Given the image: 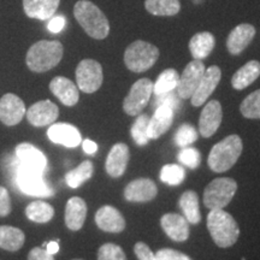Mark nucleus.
<instances>
[{
    "instance_id": "nucleus-17",
    "label": "nucleus",
    "mask_w": 260,
    "mask_h": 260,
    "mask_svg": "<svg viewBox=\"0 0 260 260\" xmlns=\"http://www.w3.org/2000/svg\"><path fill=\"white\" fill-rule=\"evenodd\" d=\"M47 136L52 142L58 145H63L68 148L77 147L82 141L80 132L76 126L68 124V123H56L51 124L47 130Z\"/></svg>"
},
{
    "instance_id": "nucleus-43",
    "label": "nucleus",
    "mask_w": 260,
    "mask_h": 260,
    "mask_svg": "<svg viewBox=\"0 0 260 260\" xmlns=\"http://www.w3.org/2000/svg\"><path fill=\"white\" fill-rule=\"evenodd\" d=\"M11 212V200L9 190L0 186V217H5Z\"/></svg>"
},
{
    "instance_id": "nucleus-13",
    "label": "nucleus",
    "mask_w": 260,
    "mask_h": 260,
    "mask_svg": "<svg viewBox=\"0 0 260 260\" xmlns=\"http://www.w3.org/2000/svg\"><path fill=\"white\" fill-rule=\"evenodd\" d=\"M28 122L34 126H46L56 122L59 109L51 100H41L31 105L25 112Z\"/></svg>"
},
{
    "instance_id": "nucleus-37",
    "label": "nucleus",
    "mask_w": 260,
    "mask_h": 260,
    "mask_svg": "<svg viewBox=\"0 0 260 260\" xmlns=\"http://www.w3.org/2000/svg\"><path fill=\"white\" fill-rule=\"evenodd\" d=\"M198 140V132L191 124H182L175 135V142L180 147H188Z\"/></svg>"
},
{
    "instance_id": "nucleus-30",
    "label": "nucleus",
    "mask_w": 260,
    "mask_h": 260,
    "mask_svg": "<svg viewBox=\"0 0 260 260\" xmlns=\"http://www.w3.org/2000/svg\"><path fill=\"white\" fill-rule=\"evenodd\" d=\"M25 216L35 223H47L53 218L54 209L44 201H32L25 209Z\"/></svg>"
},
{
    "instance_id": "nucleus-47",
    "label": "nucleus",
    "mask_w": 260,
    "mask_h": 260,
    "mask_svg": "<svg viewBox=\"0 0 260 260\" xmlns=\"http://www.w3.org/2000/svg\"><path fill=\"white\" fill-rule=\"evenodd\" d=\"M46 251L48 253H51V254H56V253H58V251H59V243H58L57 241H51L46 243Z\"/></svg>"
},
{
    "instance_id": "nucleus-15",
    "label": "nucleus",
    "mask_w": 260,
    "mask_h": 260,
    "mask_svg": "<svg viewBox=\"0 0 260 260\" xmlns=\"http://www.w3.org/2000/svg\"><path fill=\"white\" fill-rule=\"evenodd\" d=\"M223 118L222 105L217 100H211L205 105L199 119L200 134L204 138H211L219 128Z\"/></svg>"
},
{
    "instance_id": "nucleus-9",
    "label": "nucleus",
    "mask_w": 260,
    "mask_h": 260,
    "mask_svg": "<svg viewBox=\"0 0 260 260\" xmlns=\"http://www.w3.org/2000/svg\"><path fill=\"white\" fill-rule=\"evenodd\" d=\"M16 158H17V168L37 174L44 175L47 168V159L40 149L31 144H19L16 147Z\"/></svg>"
},
{
    "instance_id": "nucleus-28",
    "label": "nucleus",
    "mask_w": 260,
    "mask_h": 260,
    "mask_svg": "<svg viewBox=\"0 0 260 260\" xmlns=\"http://www.w3.org/2000/svg\"><path fill=\"white\" fill-rule=\"evenodd\" d=\"M180 207L184 214V218L190 224H199L201 220V213L199 207V198L193 190H187L181 195Z\"/></svg>"
},
{
    "instance_id": "nucleus-18",
    "label": "nucleus",
    "mask_w": 260,
    "mask_h": 260,
    "mask_svg": "<svg viewBox=\"0 0 260 260\" xmlns=\"http://www.w3.org/2000/svg\"><path fill=\"white\" fill-rule=\"evenodd\" d=\"M95 223L99 229L106 233H121L125 228V219L121 212L110 205H105L96 211Z\"/></svg>"
},
{
    "instance_id": "nucleus-45",
    "label": "nucleus",
    "mask_w": 260,
    "mask_h": 260,
    "mask_svg": "<svg viewBox=\"0 0 260 260\" xmlns=\"http://www.w3.org/2000/svg\"><path fill=\"white\" fill-rule=\"evenodd\" d=\"M65 27V18L64 16H53V17L50 18V22H48V30L53 34H57V32L61 31Z\"/></svg>"
},
{
    "instance_id": "nucleus-5",
    "label": "nucleus",
    "mask_w": 260,
    "mask_h": 260,
    "mask_svg": "<svg viewBox=\"0 0 260 260\" xmlns=\"http://www.w3.org/2000/svg\"><path fill=\"white\" fill-rule=\"evenodd\" d=\"M159 50L149 42L138 40L130 44L124 52V63L133 73H144L155 64Z\"/></svg>"
},
{
    "instance_id": "nucleus-27",
    "label": "nucleus",
    "mask_w": 260,
    "mask_h": 260,
    "mask_svg": "<svg viewBox=\"0 0 260 260\" xmlns=\"http://www.w3.org/2000/svg\"><path fill=\"white\" fill-rule=\"evenodd\" d=\"M216 45L214 37L209 31H203L195 34L189 41V50L194 59H204L209 57Z\"/></svg>"
},
{
    "instance_id": "nucleus-25",
    "label": "nucleus",
    "mask_w": 260,
    "mask_h": 260,
    "mask_svg": "<svg viewBox=\"0 0 260 260\" xmlns=\"http://www.w3.org/2000/svg\"><path fill=\"white\" fill-rule=\"evenodd\" d=\"M87 217V205L83 199L74 197L65 206V224L73 232H77L83 226Z\"/></svg>"
},
{
    "instance_id": "nucleus-42",
    "label": "nucleus",
    "mask_w": 260,
    "mask_h": 260,
    "mask_svg": "<svg viewBox=\"0 0 260 260\" xmlns=\"http://www.w3.org/2000/svg\"><path fill=\"white\" fill-rule=\"evenodd\" d=\"M134 252L139 260H158L154 253L151 251V248L144 242L136 243L134 247Z\"/></svg>"
},
{
    "instance_id": "nucleus-22",
    "label": "nucleus",
    "mask_w": 260,
    "mask_h": 260,
    "mask_svg": "<svg viewBox=\"0 0 260 260\" xmlns=\"http://www.w3.org/2000/svg\"><path fill=\"white\" fill-rule=\"evenodd\" d=\"M255 35V28L251 24H240L236 28H234L229 34L226 40L228 51L234 56H237L245 48L251 44Z\"/></svg>"
},
{
    "instance_id": "nucleus-39",
    "label": "nucleus",
    "mask_w": 260,
    "mask_h": 260,
    "mask_svg": "<svg viewBox=\"0 0 260 260\" xmlns=\"http://www.w3.org/2000/svg\"><path fill=\"white\" fill-rule=\"evenodd\" d=\"M178 160L190 169H197L200 165L201 155L197 148L183 147L178 153Z\"/></svg>"
},
{
    "instance_id": "nucleus-6",
    "label": "nucleus",
    "mask_w": 260,
    "mask_h": 260,
    "mask_svg": "<svg viewBox=\"0 0 260 260\" xmlns=\"http://www.w3.org/2000/svg\"><path fill=\"white\" fill-rule=\"evenodd\" d=\"M237 190V183L233 178H214L204 190V204L210 210H220L228 206Z\"/></svg>"
},
{
    "instance_id": "nucleus-40",
    "label": "nucleus",
    "mask_w": 260,
    "mask_h": 260,
    "mask_svg": "<svg viewBox=\"0 0 260 260\" xmlns=\"http://www.w3.org/2000/svg\"><path fill=\"white\" fill-rule=\"evenodd\" d=\"M162 105L170 106L174 111H176V110L180 109L181 106V98L178 96L177 93H174V90L160 94V95H155V99L153 102V107L157 109V107L162 106Z\"/></svg>"
},
{
    "instance_id": "nucleus-12",
    "label": "nucleus",
    "mask_w": 260,
    "mask_h": 260,
    "mask_svg": "<svg viewBox=\"0 0 260 260\" xmlns=\"http://www.w3.org/2000/svg\"><path fill=\"white\" fill-rule=\"evenodd\" d=\"M27 112L23 100L12 93L5 94L0 99V121L5 125L18 124Z\"/></svg>"
},
{
    "instance_id": "nucleus-3",
    "label": "nucleus",
    "mask_w": 260,
    "mask_h": 260,
    "mask_svg": "<svg viewBox=\"0 0 260 260\" xmlns=\"http://www.w3.org/2000/svg\"><path fill=\"white\" fill-rule=\"evenodd\" d=\"M207 229L214 243L220 248L234 246L240 236V228L236 220L224 209L211 210L207 216Z\"/></svg>"
},
{
    "instance_id": "nucleus-4",
    "label": "nucleus",
    "mask_w": 260,
    "mask_h": 260,
    "mask_svg": "<svg viewBox=\"0 0 260 260\" xmlns=\"http://www.w3.org/2000/svg\"><path fill=\"white\" fill-rule=\"evenodd\" d=\"M242 140L239 135H229L211 149L207 162L214 172L228 171L235 165L242 153Z\"/></svg>"
},
{
    "instance_id": "nucleus-20",
    "label": "nucleus",
    "mask_w": 260,
    "mask_h": 260,
    "mask_svg": "<svg viewBox=\"0 0 260 260\" xmlns=\"http://www.w3.org/2000/svg\"><path fill=\"white\" fill-rule=\"evenodd\" d=\"M175 111L170 106L162 105L155 109L154 115L149 117L148 138L149 140H157L170 129L174 121Z\"/></svg>"
},
{
    "instance_id": "nucleus-38",
    "label": "nucleus",
    "mask_w": 260,
    "mask_h": 260,
    "mask_svg": "<svg viewBox=\"0 0 260 260\" xmlns=\"http://www.w3.org/2000/svg\"><path fill=\"white\" fill-rule=\"evenodd\" d=\"M98 260H126L125 253L115 243H105L98 251Z\"/></svg>"
},
{
    "instance_id": "nucleus-29",
    "label": "nucleus",
    "mask_w": 260,
    "mask_h": 260,
    "mask_svg": "<svg viewBox=\"0 0 260 260\" xmlns=\"http://www.w3.org/2000/svg\"><path fill=\"white\" fill-rule=\"evenodd\" d=\"M24 233L18 228L9 225L0 226V248L16 252L24 245Z\"/></svg>"
},
{
    "instance_id": "nucleus-14",
    "label": "nucleus",
    "mask_w": 260,
    "mask_h": 260,
    "mask_svg": "<svg viewBox=\"0 0 260 260\" xmlns=\"http://www.w3.org/2000/svg\"><path fill=\"white\" fill-rule=\"evenodd\" d=\"M220 77H222V71L218 67L212 65L205 70V74L201 79L199 86L191 95V105L198 107L204 105L205 102L209 99V96L214 92V89L218 86Z\"/></svg>"
},
{
    "instance_id": "nucleus-24",
    "label": "nucleus",
    "mask_w": 260,
    "mask_h": 260,
    "mask_svg": "<svg viewBox=\"0 0 260 260\" xmlns=\"http://www.w3.org/2000/svg\"><path fill=\"white\" fill-rule=\"evenodd\" d=\"M60 0H23V9L29 18L46 21L56 15Z\"/></svg>"
},
{
    "instance_id": "nucleus-31",
    "label": "nucleus",
    "mask_w": 260,
    "mask_h": 260,
    "mask_svg": "<svg viewBox=\"0 0 260 260\" xmlns=\"http://www.w3.org/2000/svg\"><path fill=\"white\" fill-rule=\"evenodd\" d=\"M145 8L154 16H175L180 12V0H146Z\"/></svg>"
},
{
    "instance_id": "nucleus-46",
    "label": "nucleus",
    "mask_w": 260,
    "mask_h": 260,
    "mask_svg": "<svg viewBox=\"0 0 260 260\" xmlns=\"http://www.w3.org/2000/svg\"><path fill=\"white\" fill-rule=\"evenodd\" d=\"M82 147L87 154H94L98 151V145L92 140H84L82 142Z\"/></svg>"
},
{
    "instance_id": "nucleus-44",
    "label": "nucleus",
    "mask_w": 260,
    "mask_h": 260,
    "mask_svg": "<svg viewBox=\"0 0 260 260\" xmlns=\"http://www.w3.org/2000/svg\"><path fill=\"white\" fill-rule=\"evenodd\" d=\"M28 260H54L53 254L48 253L46 248H41V247H35L29 252Z\"/></svg>"
},
{
    "instance_id": "nucleus-33",
    "label": "nucleus",
    "mask_w": 260,
    "mask_h": 260,
    "mask_svg": "<svg viewBox=\"0 0 260 260\" xmlns=\"http://www.w3.org/2000/svg\"><path fill=\"white\" fill-rule=\"evenodd\" d=\"M180 75L175 69H167L159 75L158 80L153 83V93L154 95H160V94L171 92L176 89Z\"/></svg>"
},
{
    "instance_id": "nucleus-7",
    "label": "nucleus",
    "mask_w": 260,
    "mask_h": 260,
    "mask_svg": "<svg viewBox=\"0 0 260 260\" xmlns=\"http://www.w3.org/2000/svg\"><path fill=\"white\" fill-rule=\"evenodd\" d=\"M153 93V82L149 79L138 80L130 88L123 102V110L126 115L138 116L142 112Z\"/></svg>"
},
{
    "instance_id": "nucleus-23",
    "label": "nucleus",
    "mask_w": 260,
    "mask_h": 260,
    "mask_svg": "<svg viewBox=\"0 0 260 260\" xmlns=\"http://www.w3.org/2000/svg\"><path fill=\"white\" fill-rule=\"evenodd\" d=\"M129 161V148L125 144H116L107 155L105 169L111 177H121Z\"/></svg>"
},
{
    "instance_id": "nucleus-26",
    "label": "nucleus",
    "mask_w": 260,
    "mask_h": 260,
    "mask_svg": "<svg viewBox=\"0 0 260 260\" xmlns=\"http://www.w3.org/2000/svg\"><path fill=\"white\" fill-rule=\"evenodd\" d=\"M260 76V63L258 60H251L234 74L232 86L237 90H242L254 82Z\"/></svg>"
},
{
    "instance_id": "nucleus-16",
    "label": "nucleus",
    "mask_w": 260,
    "mask_h": 260,
    "mask_svg": "<svg viewBox=\"0 0 260 260\" xmlns=\"http://www.w3.org/2000/svg\"><path fill=\"white\" fill-rule=\"evenodd\" d=\"M158 188L149 178H138L132 181L124 189L125 199L130 203H147L157 197Z\"/></svg>"
},
{
    "instance_id": "nucleus-19",
    "label": "nucleus",
    "mask_w": 260,
    "mask_h": 260,
    "mask_svg": "<svg viewBox=\"0 0 260 260\" xmlns=\"http://www.w3.org/2000/svg\"><path fill=\"white\" fill-rule=\"evenodd\" d=\"M160 225L165 234L174 241L183 242L189 237V224L181 214H164L160 219Z\"/></svg>"
},
{
    "instance_id": "nucleus-34",
    "label": "nucleus",
    "mask_w": 260,
    "mask_h": 260,
    "mask_svg": "<svg viewBox=\"0 0 260 260\" xmlns=\"http://www.w3.org/2000/svg\"><path fill=\"white\" fill-rule=\"evenodd\" d=\"M148 123L149 117L147 115H139L138 118L135 119L134 124L132 125L133 139L139 146H146L148 144Z\"/></svg>"
},
{
    "instance_id": "nucleus-10",
    "label": "nucleus",
    "mask_w": 260,
    "mask_h": 260,
    "mask_svg": "<svg viewBox=\"0 0 260 260\" xmlns=\"http://www.w3.org/2000/svg\"><path fill=\"white\" fill-rule=\"evenodd\" d=\"M16 181L17 187L22 193L29 197L48 198L53 195V189H51L45 182L42 175L17 168L16 170Z\"/></svg>"
},
{
    "instance_id": "nucleus-35",
    "label": "nucleus",
    "mask_w": 260,
    "mask_h": 260,
    "mask_svg": "<svg viewBox=\"0 0 260 260\" xmlns=\"http://www.w3.org/2000/svg\"><path fill=\"white\" fill-rule=\"evenodd\" d=\"M240 111L246 118H260V89L251 93L248 96H246V99H243L240 106Z\"/></svg>"
},
{
    "instance_id": "nucleus-32",
    "label": "nucleus",
    "mask_w": 260,
    "mask_h": 260,
    "mask_svg": "<svg viewBox=\"0 0 260 260\" xmlns=\"http://www.w3.org/2000/svg\"><path fill=\"white\" fill-rule=\"evenodd\" d=\"M94 171L93 162L89 160H84L83 162L74 170H71L65 175V181H67L68 186L71 188H79L83 182L89 180L92 177Z\"/></svg>"
},
{
    "instance_id": "nucleus-1",
    "label": "nucleus",
    "mask_w": 260,
    "mask_h": 260,
    "mask_svg": "<svg viewBox=\"0 0 260 260\" xmlns=\"http://www.w3.org/2000/svg\"><path fill=\"white\" fill-rule=\"evenodd\" d=\"M74 16L90 38L103 40L110 32L109 19L89 0H80L74 6Z\"/></svg>"
},
{
    "instance_id": "nucleus-21",
    "label": "nucleus",
    "mask_w": 260,
    "mask_h": 260,
    "mask_svg": "<svg viewBox=\"0 0 260 260\" xmlns=\"http://www.w3.org/2000/svg\"><path fill=\"white\" fill-rule=\"evenodd\" d=\"M51 92L60 100L65 106L76 105L80 99L79 88L73 81L63 76H57L50 83Z\"/></svg>"
},
{
    "instance_id": "nucleus-48",
    "label": "nucleus",
    "mask_w": 260,
    "mask_h": 260,
    "mask_svg": "<svg viewBox=\"0 0 260 260\" xmlns=\"http://www.w3.org/2000/svg\"><path fill=\"white\" fill-rule=\"evenodd\" d=\"M74 260H82V259H74Z\"/></svg>"
},
{
    "instance_id": "nucleus-11",
    "label": "nucleus",
    "mask_w": 260,
    "mask_h": 260,
    "mask_svg": "<svg viewBox=\"0 0 260 260\" xmlns=\"http://www.w3.org/2000/svg\"><path fill=\"white\" fill-rule=\"evenodd\" d=\"M205 65L201 60L194 59L187 65L186 69L180 76L178 84L176 87L177 94L181 99H190L198 86H199L201 79L205 74Z\"/></svg>"
},
{
    "instance_id": "nucleus-2",
    "label": "nucleus",
    "mask_w": 260,
    "mask_h": 260,
    "mask_svg": "<svg viewBox=\"0 0 260 260\" xmlns=\"http://www.w3.org/2000/svg\"><path fill=\"white\" fill-rule=\"evenodd\" d=\"M63 52V45L59 41H38L28 50L25 63L34 73H45L59 64Z\"/></svg>"
},
{
    "instance_id": "nucleus-36",
    "label": "nucleus",
    "mask_w": 260,
    "mask_h": 260,
    "mask_svg": "<svg viewBox=\"0 0 260 260\" xmlns=\"http://www.w3.org/2000/svg\"><path fill=\"white\" fill-rule=\"evenodd\" d=\"M184 177H186L184 169L177 164L164 165L160 171V180L170 186L181 184L184 181Z\"/></svg>"
},
{
    "instance_id": "nucleus-41",
    "label": "nucleus",
    "mask_w": 260,
    "mask_h": 260,
    "mask_svg": "<svg viewBox=\"0 0 260 260\" xmlns=\"http://www.w3.org/2000/svg\"><path fill=\"white\" fill-rule=\"evenodd\" d=\"M158 260H191L189 256L184 253L178 252L176 249L171 248H162L155 253Z\"/></svg>"
},
{
    "instance_id": "nucleus-8",
    "label": "nucleus",
    "mask_w": 260,
    "mask_h": 260,
    "mask_svg": "<svg viewBox=\"0 0 260 260\" xmlns=\"http://www.w3.org/2000/svg\"><path fill=\"white\" fill-rule=\"evenodd\" d=\"M103 68L94 59H83L76 68L77 88L84 93H94L103 84Z\"/></svg>"
}]
</instances>
